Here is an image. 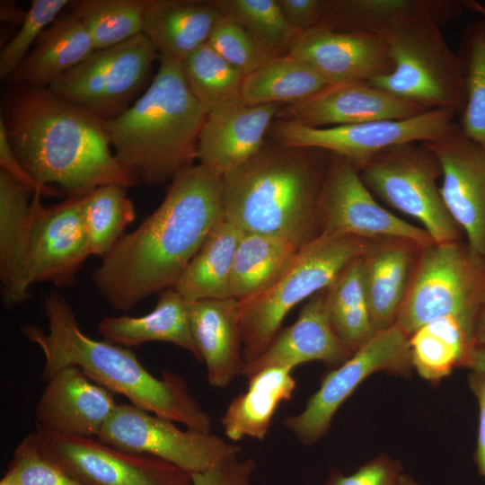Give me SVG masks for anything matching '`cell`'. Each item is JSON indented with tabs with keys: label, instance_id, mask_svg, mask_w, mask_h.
<instances>
[{
	"label": "cell",
	"instance_id": "2",
	"mask_svg": "<svg viewBox=\"0 0 485 485\" xmlns=\"http://www.w3.org/2000/svg\"><path fill=\"white\" fill-rule=\"evenodd\" d=\"M11 85L0 118L19 162L38 183L57 185L70 197L137 183L116 160L103 119L46 88Z\"/></svg>",
	"mask_w": 485,
	"mask_h": 485
},
{
	"label": "cell",
	"instance_id": "33",
	"mask_svg": "<svg viewBox=\"0 0 485 485\" xmlns=\"http://www.w3.org/2000/svg\"><path fill=\"white\" fill-rule=\"evenodd\" d=\"M325 307L333 330L352 353L375 335L362 256L351 260L325 289Z\"/></svg>",
	"mask_w": 485,
	"mask_h": 485
},
{
	"label": "cell",
	"instance_id": "1",
	"mask_svg": "<svg viewBox=\"0 0 485 485\" xmlns=\"http://www.w3.org/2000/svg\"><path fill=\"white\" fill-rule=\"evenodd\" d=\"M222 185L223 178L200 163L181 170L160 206L101 258L93 280L114 310L128 311L174 287L223 216Z\"/></svg>",
	"mask_w": 485,
	"mask_h": 485
},
{
	"label": "cell",
	"instance_id": "12",
	"mask_svg": "<svg viewBox=\"0 0 485 485\" xmlns=\"http://www.w3.org/2000/svg\"><path fill=\"white\" fill-rule=\"evenodd\" d=\"M412 367L409 337L395 323L379 331L344 363L330 372L304 410L283 420V425L304 445L319 441L332 419L357 387L370 375L385 372L408 375Z\"/></svg>",
	"mask_w": 485,
	"mask_h": 485
},
{
	"label": "cell",
	"instance_id": "34",
	"mask_svg": "<svg viewBox=\"0 0 485 485\" xmlns=\"http://www.w3.org/2000/svg\"><path fill=\"white\" fill-rule=\"evenodd\" d=\"M300 247L284 237L243 234L234 260L230 297L241 301L267 288Z\"/></svg>",
	"mask_w": 485,
	"mask_h": 485
},
{
	"label": "cell",
	"instance_id": "11",
	"mask_svg": "<svg viewBox=\"0 0 485 485\" xmlns=\"http://www.w3.org/2000/svg\"><path fill=\"white\" fill-rule=\"evenodd\" d=\"M456 114L451 109H434L401 119L329 128H310L282 119L272 124L269 133L283 146L319 148L342 156L358 171L389 147L443 137L457 125Z\"/></svg>",
	"mask_w": 485,
	"mask_h": 485
},
{
	"label": "cell",
	"instance_id": "20",
	"mask_svg": "<svg viewBox=\"0 0 485 485\" xmlns=\"http://www.w3.org/2000/svg\"><path fill=\"white\" fill-rule=\"evenodd\" d=\"M113 392L77 366L56 373L36 406L37 426L53 433L97 437L116 410Z\"/></svg>",
	"mask_w": 485,
	"mask_h": 485
},
{
	"label": "cell",
	"instance_id": "52",
	"mask_svg": "<svg viewBox=\"0 0 485 485\" xmlns=\"http://www.w3.org/2000/svg\"><path fill=\"white\" fill-rule=\"evenodd\" d=\"M463 5L465 9L475 12L480 17L485 19V5L483 3L475 0H466L463 1Z\"/></svg>",
	"mask_w": 485,
	"mask_h": 485
},
{
	"label": "cell",
	"instance_id": "23",
	"mask_svg": "<svg viewBox=\"0 0 485 485\" xmlns=\"http://www.w3.org/2000/svg\"><path fill=\"white\" fill-rule=\"evenodd\" d=\"M193 339L209 384L225 388L242 375L245 361L234 298L189 301Z\"/></svg>",
	"mask_w": 485,
	"mask_h": 485
},
{
	"label": "cell",
	"instance_id": "19",
	"mask_svg": "<svg viewBox=\"0 0 485 485\" xmlns=\"http://www.w3.org/2000/svg\"><path fill=\"white\" fill-rule=\"evenodd\" d=\"M278 111V104L250 106L242 101L210 110L198 136V163L223 178L264 146Z\"/></svg>",
	"mask_w": 485,
	"mask_h": 485
},
{
	"label": "cell",
	"instance_id": "22",
	"mask_svg": "<svg viewBox=\"0 0 485 485\" xmlns=\"http://www.w3.org/2000/svg\"><path fill=\"white\" fill-rule=\"evenodd\" d=\"M352 354L330 322L324 289L309 298L296 321L278 333L261 356L244 366L242 375L248 378L270 366L294 369L310 361L340 366Z\"/></svg>",
	"mask_w": 485,
	"mask_h": 485
},
{
	"label": "cell",
	"instance_id": "17",
	"mask_svg": "<svg viewBox=\"0 0 485 485\" xmlns=\"http://www.w3.org/2000/svg\"><path fill=\"white\" fill-rule=\"evenodd\" d=\"M425 143L441 168L440 192L468 245L485 257V149L457 124L443 137Z\"/></svg>",
	"mask_w": 485,
	"mask_h": 485
},
{
	"label": "cell",
	"instance_id": "14",
	"mask_svg": "<svg viewBox=\"0 0 485 485\" xmlns=\"http://www.w3.org/2000/svg\"><path fill=\"white\" fill-rule=\"evenodd\" d=\"M42 452L84 485H192L191 476L163 460L127 452L97 437L33 432Z\"/></svg>",
	"mask_w": 485,
	"mask_h": 485
},
{
	"label": "cell",
	"instance_id": "55",
	"mask_svg": "<svg viewBox=\"0 0 485 485\" xmlns=\"http://www.w3.org/2000/svg\"><path fill=\"white\" fill-rule=\"evenodd\" d=\"M483 4H484V5H485V2H484Z\"/></svg>",
	"mask_w": 485,
	"mask_h": 485
},
{
	"label": "cell",
	"instance_id": "31",
	"mask_svg": "<svg viewBox=\"0 0 485 485\" xmlns=\"http://www.w3.org/2000/svg\"><path fill=\"white\" fill-rule=\"evenodd\" d=\"M242 234L223 215L173 288L188 301L229 298L234 260Z\"/></svg>",
	"mask_w": 485,
	"mask_h": 485
},
{
	"label": "cell",
	"instance_id": "53",
	"mask_svg": "<svg viewBox=\"0 0 485 485\" xmlns=\"http://www.w3.org/2000/svg\"><path fill=\"white\" fill-rule=\"evenodd\" d=\"M0 485H19L13 473L7 469L0 480Z\"/></svg>",
	"mask_w": 485,
	"mask_h": 485
},
{
	"label": "cell",
	"instance_id": "3",
	"mask_svg": "<svg viewBox=\"0 0 485 485\" xmlns=\"http://www.w3.org/2000/svg\"><path fill=\"white\" fill-rule=\"evenodd\" d=\"M43 308L47 332L30 324L21 327L24 337L43 354L42 380L48 382L65 367L77 366L93 382L126 397L135 407L190 429L211 432L210 415L181 376L163 372L162 378L154 377L131 350L87 336L72 307L57 291L45 295Z\"/></svg>",
	"mask_w": 485,
	"mask_h": 485
},
{
	"label": "cell",
	"instance_id": "41",
	"mask_svg": "<svg viewBox=\"0 0 485 485\" xmlns=\"http://www.w3.org/2000/svg\"><path fill=\"white\" fill-rule=\"evenodd\" d=\"M69 0H33L20 29L0 52V79L6 83L40 34L64 12Z\"/></svg>",
	"mask_w": 485,
	"mask_h": 485
},
{
	"label": "cell",
	"instance_id": "25",
	"mask_svg": "<svg viewBox=\"0 0 485 485\" xmlns=\"http://www.w3.org/2000/svg\"><path fill=\"white\" fill-rule=\"evenodd\" d=\"M222 16L215 0H148L142 33L159 55L181 62L208 41Z\"/></svg>",
	"mask_w": 485,
	"mask_h": 485
},
{
	"label": "cell",
	"instance_id": "29",
	"mask_svg": "<svg viewBox=\"0 0 485 485\" xmlns=\"http://www.w3.org/2000/svg\"><path fill=\"white\" fill-rule=\"evenodd\" d=\"M290 367L270 366L248 377L246 392L230 402L221 418L227 438L265 439L278 408L293 397L296 382Z\"/></svg>",
	"mask_w": 485,
	"mask_h": 485
},
{
	"label": "cell",
	"instance_id": "24",
	"mask_svg": "<svg viewBox=\"0 0 485 485\" xmlns=\"http://www.w3.org/2000/svg\"><path fill=\"white\" fill-rule=\"evenodd\" d=\"M421 248L400 238L369 241L362 260L376 332L396 323Z\"/></svg>",
	"mask_w": 485,
	"mask_h": 485
},
{
	"label": "cell",
	"instance_id": "32",
	"mask_svg": "<svg viewBox=\"0 0 485 485\" xmlns=\"http://www.w3.org/2000/svg\"><path fill=\"white\" fill-rule=\"evenodd\" d=\"M327 86L326 81L308 63L284 54L243 77L241 101L250 106L295 103Z\"/></svg>",
	"mask_w": 485,
	"mask_h": 485
},
{
	"label": "cell",
	"instance_id": "42",
	"mask_svg": "<svg viewBox=\"0 0 485 485\" xmlns=\"http://www.w3.org/2000/svg\"><path fill=\"white\" fill-rule=\"evenodd\" d=\"M207 42L244 76L280 56L269 51L240 23L225 14L216 22Z\"/></svg>",
	"mask_w": 485,
	"mask_h": 485
},
{
	"label": "cell",
	"instance_id": "6",
	"mask_svg": "<svg viewBox=\"0 0 485 485\" xmlns=\"http://www.w3.org/2000/svg\"><path fill=\"white\" fill-rule=\"evenodd\" d=\"M463 9L462 1L432 0L428 8L403 18L384 38L392 70L367 84L428 110L451 109L460 114L465 101L463 66L440 23Z\"/></svg>",
	"mask_w": 485,
	"mask_h": 485
},
{
	"label": "cell",
	"instance_id": "8",
	"mask_svg": "<svg viewBox=\"0 0 485 485\" xmlns=\"http://www.w3.org/2000/svg\"><path fill=\"white\" fill-rule=\"evenodd\" d=\"M485 306V257L462 241L433 242L419 251L396 324L411 336L444 316L477 321Z\"/></svg>",
	"mask_w": 485,
	"mask_h": 485
},
{
	"label": "cell",
	"instance_id": "50",
	"mask_svg": "<svg viewBox=\"0 0 485 485\" xmlns=\"http://www.w3.org/2000/svg\"><path fill=\"white\" fill-rule=\"evenodd\" d=\"M465 367L485 374V348L475 347L470 354Z\"/></svg>",
	"mask_w": 485,
	"mask_h": 485
},
{
	"label": "cell",
	"instance_id": "54",
	"mask_svg": "<svg viewBox=\"0 0 485 485\" xmlns=\"http://www.w3.org/2000/svg\"><path fill=\"white\" fill-rule=\"evenodd\" d=\"M399 485H419L416 481L408 474L402 473Z\"/></svg>",
	"mask_w": 485,
	"mask_h": 485
},
{
	"label": "cell",
	"instance_id": "30",
	"mask_svg": "<svg viewBox=\"0 0 485 485\" xmlns=\"http://www.w3.org/2000/svg\"><path fill=\"white\" fill-rule=\"evenodd\" d=\"M475 320L444 316L418 329L409 337L412 366L428 381L448 375L455 367L466 366L475 348Z\"/></svg>",
	"mask_w": 485,
	"mask_h": 485
},
{
	"label": "cell",
	"instance_id": "18",
	"mask_svg": "<svg viewBox=\"0 0 485 485\" xmlns=\"http://www.w3.org/2000/svg\"><path fill=\"white\" fill-rule=\"evenodd\" d=\"M287 54L308 63L329 85L368 83L392 70L384 38L322 25L298 34Z\"/></svg>",
	"mask_w": 485,
	"mask_h": 485
},
{
	"label": "cell",
	"instance_id": "43",
	"mask_svg": "<svg viewBox=\"0 0 485 485\" xmlns=\"http://www.w3.org/2000/svg\"><path fill=\"white\" fill-rule=\"evenodd\" d=\"M7 469L19 485H84L42 452L33 432L16 446Z\"/></svg>",
	"mask_w": 485,
	"mask_h": 485
},
{
	"label": "cell",
	"instance_id": "9",
	"mask_svg": "<svg viewBox=\"0 0 485 485\" xmlns=\"http://www.w3.org/2000/svg\"><path fill=\"white\" fill-rule=\"evenodd\" d=\"M358 172L373 195L417 219L434 242L461 241L463 232L447 210L437 185L440 163L425 143L389 147Z\"/></svg>",
	"mask_w": 485,
	"mask_h": 485
},
{
	"label": "cell",
	"instance_id": "36",
	"mask_svg": "<svg viewBox=\"0 0 485 485\" xmlns=\"http://www.w3.org/2000/svg\"><path fill=\"white\" fill-rule=\"evenodd\" d=\"M147 4L148 0H75L66 10L81 22L99 50L142 33Z\"/></svg>",
	"mask_w": 485,
	"mask_h": 485
},
{
	"label": "cell",
	"instance_id": "40",
	"mask_svg": "<svg viewBox=\"0 0 485 485\" xmlns=\"http://www.w3.org/2000/svg\"><path fill=\"white\" fill-rule=\"evenodd\" d=\"M223 14L240 23L260 44L284 55L298 33L285 19L277 0H215Z\"/></svg>",
	"mask_w": 485,
	"mask_h": 485
},
{
	"label": "cell",
	"instance_id": "46",
	"mask_svg": "<svg viewBox=\"0 0 485 485\" xmlns=\"http://www.w3.org/2000/svg\"><path fill=\"white\" fill-rule=\"evenodd\" d=\"M289 26L298 34L322 25L324 0H277Z\"/></svg>",
	"mask_w": 485,
	"mask_h": 485
},
{
	"label": "cell",
	"instance_id": "49",
	"mask_svg": "<svg viewBox=\"0 0 485 485\" xmlns=\"http://www.w3.org/2000/svg\"><path fill=\"white\" fill-rule=\"evenodd\" d=\"M1 21L21 25L26 15L13 1H1Z\"/></svg>",
	"mask_w": 485,
	"mask_h": 485
},
{
	"label": "cell",
	"instance_id": "37",
	"mask_svg": "<svg viewBox=\"0 0 485 485\" xmlns=\"http://www.w3.org/2000/svg\"><path fill=\"white\" fill-rule=\"evenodd\" d=\"M181 66L190 89L206 113L241 101L244 75L208 42L183 59Z\"/></svg>",
	"mask_w": 485,
	"mask_h": 485
},
{
	"label": "cell",
	"instance_id": "7",
	"mask_svg": "<svg viewBox=\"0 0 485 485\" xmlns=\"http://www.w3.org/2000/svg\"><path fill=\"white\" fill-rule=\"evenodd\" d=\"M369 241L353 235L321 234L299 248L267 288L238 301L245 365L265 352L288 312L326 289L351 260L363 255Z\"/></svg>",
	"mask_w": 485,
	"mask_h": 485
},
{
	"label": "cell",
	"instance_id": "48",
	"mask_svg": "<svg viewBox=\"0 0 485 485\" xmlns=\"http://www.w3.org/2000/svg\"><path fill=\"white\" fill-rule=\"evenodd\" d=\"M468 382L479 405V429L475 462L480 474L485 480V374L472 371Z\"/></svg>",
	"mask_w": 485,
	"mask_h": 485
},
{
	"label": "cell",
	"instance_id": "16",
	"mask_svg": "<svg viewBox=\"0 0 485 485\" xmlns=\"http://www.w3.org/2000/svg\"><path fill=\"white\" fill-rule=\"evenodd\" d=\"M40 193L31 201L30 239L26 262L28 285L50 282L71 286L91 256L83 214L84 195L51 207L41 204Z\"/></svg>",
	"mask_w": 485,
	"mask_h": 485
},
{
	"label": "cell",
	"instance_id": "21",
	"mask_svg": "<svg viewBox=\"0 0 485 485\" xmlns=\"http://www.w3.org/2000/svg\"><path fill=\"white\" fill-rule=\"evenodd\" d=\"M424 108L367 83L329 85L312 97L291 103L283 119L310 128H329L416 116Z\"/></svg>",
	"mask_w": 485,
	"mask_h": 485
},
{
	"label": "cell",
	"instance_id": "44",
	"mask_svg": "<svg viewBox=\"0 0 485 485\" xmlns=\"http://www.w3.org/2000/svg\"><path fill=\"white\" fill-rule=\"evenodd\" d=\"M401 471L398 461L382 454L349 475L332 470L322 485H399Z\"/></svg>",
	"mask_w": 485,
	"mask_h": 485
},
{
	"label": "cell",
	"instance_id": "13",
	"mask_svg": "<svg viewBox=\"0 0 485 485\" xmlns=\"http://www.w3.org/2000/svg\"><path fill=\"white\" fill-rule=\"evenodd\" d=\"M132 404H119L97 438L119 449L163 460L190 475L241 454V448L211 432L187 428Z\"/></svg>",
	"mask_w": 485,
	"mask_h": 485
},
{
	"label": "cell",
	"instance_id": "47",
	"mask_svg": "<svg viewBox=\"0 0 485 485\" xmlns=\"http://www.w3.org/2000/svg\"><path fill=\"white\" fill-rule=\"evenodd\" d=\"M0 165L1 170H4L20 182L31 196L35 193L45 196L57 194L51 187H45L38 183L21 164L9 143L2 118H0Z\"/></svg>",
	"mask_w": 485,
	"mask_h": 485
},
{
	"label": "cell",
	"instance_id": "38",
	"mask_svg": "<svg viewBox=\"0 0 485 485\" xmlns=\"http://www.w3.org/2000/svg\"><path fill=\"white\" fill-rule=\"evenodd\" d=\"M463 66L465 101L458 124L485 149V19L468 24L457 53Z\"/></svg>",
	"mask_w": 485,
	"mask_h": 485
},
{
	"label": "cell",
	"instance_id": "26",
	"mask_svg": "<svg viewBox=\"0 0 485 485\" xmlns=\"http://www.w3.org/2000/svg\"><path fill=\"white\" fill-rule=\"evenodd\" d=\"M31 197L20 182L0 169V280L2 299L8 308L29 296L26 262Z\"/></svg>",
	"mask_w": 485,
	"mask_h": 485
},
{
	"label": "cell",
	"instance_id": "4",
	"mask_svg": "<svg viewBox=\"0 0 485 485\" xmlns=\"http://www.w3.org/2000/svg\"><path fill=\"white\" fill-rule=\"evenodd\" d=\"M330 159L319 148L264 145L223 177L225 218L242 234L309 242L320 234L317 207Z\"/></svg>",
	"mask_w": 485,
	"mask_h": 485
},
{
	"label": "cell",
	"instance_id": "5",
	"mask_svg": "<svg viewBox=\"0 0 485 485\" xmlns=\"http://www.w3.org/2000/svg\"><path fill=\"white\" fill-rule=\"evenodd\" d=\"M206 114L181 62L159 55L146 90L123 113L104 121V128L120 166L137 183L160 185L195 164Z\"/></svg>",
	"mask_w": 485,
	"mask_h": 485
},
{
	"label": "cell",
	"instance_id": "35",
	"mask_svg": "<svg viewBox=\"0 0 485 485\" xmlns=\"http://www.w3.org/2000/svg\"><path fill=\"white\" fill-rule=\"evenodd\" d=\"M432 0H324L322 25L329 30L385 38L409 14Z\"/></svg>",
	"mask_w": 485,
	"mask_h": 485
},
{
	"label": "cell",
	"instance_id": "27",
	"mask_svg": "<svg viewBox=\"0 0 485 485\" xmlns=\"http://www.w3.org/2000/svg\"><path fill=\"white\" fill-rule=\"evenodd\" d=\"M190 302L174 288L159 293L154 308L141 316H105L97 323L98 332L111 343L128 348L151 341L177 345L202 362L192 336Z\"/></svg>",
	"mask_w": 485,
	"mask_h": 485
},
{
	"label": "cell",
	"instance_id": "39",
	"mask_svg": "<svg viewBox=\"0 0 485 485\" xmlns=\"http://www.w3.org/2000/svg\"><path fill=\"white\" fill-rule=\"evenodd\" d=\"M127 188L106 184L84 195L83 214L91 255L104 257L134 222L136 211Z\"/></svg>",
	"mask_w": 485,
	"mask_h": 485
},
{
	"label": "cell",
	"instance_id": "51",
	"mask_svg": "<svg viewBox=\"0 0 485 485\" xmlns=\"http://www.w3.org/2000/svg\"><path fill=\"white\" fill-rule=\"evenodd\" d=\"M475 347L485 348V306L481 311L474 331Z\"/></svg>",
	"mask_w": 485,
	"mask_h": 485
},
{
	"label": "cell",
	"instance_id": "10",
	"mask_svg": "<svg viewBox=\"0 0 485 485\" xmlns=\"http://www.w3.org/2000/svg\"><path fill=\"white\" fill-rule=\"evenodd\" d=\"M158 59L150 40L140 33L119 45L95 50L48 90L106 121L123 113L142 95Z\"/></svg>",
	"mask_w": 485,
	"mask_h": 485
},
{
	"label": "cell",
	"instance_id": "45",
	"mask_svg": "<svg viewBox=\"0 0 485 485\" xmlns=\"http://www.w3.org/2000/svg\"><path fill=\"white\" fill-rule=\"evenodd\" d=\"M256 463L252 458L234 455L202 472L191 474L192 485H253Z\"/></svg>",
	"mask_w": 485,
	"mask_h": 485
},
{
	"label": "cell",
	"instance_id": "28",
	"mask_svg": "<svg viewBox=\"0 0 485 485\" xmlns=\"http://www.w3.org/2000/svg\"><path fill=\"white\" fill-rule=\"evenodd\" d=\"M94 51L91 37L84 25L66 9L40 34L6 83L48 89Z\"/></svg>",
	"mask_w": 485,
	"mask_h": 485
},
{
	"label": "cell",
	"instance_id": "15",
	"mask_svg": "<svg viewBox=\"0 0 485 485\" xmlns=\"http://www.w3.org/2000/svg\"><path fill=\"white\" fill-rule=\"evenodd\" d=\"M317 212L320 234H347L370 241L400 238L421 247L434 242L423 228L383 207L364 184L357 169L334 154H331Z\"/></svg>",
	"mask_w": 485,
	"mask_h": 485
}]
</instances>
